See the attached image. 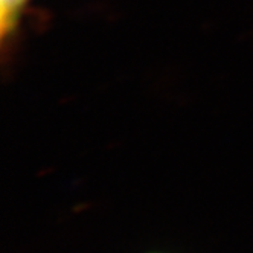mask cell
I'll return each instance as SVG.
<instances>
[{
  "label": "cell",
  "instance_id": "cell-1",
  "mask_svg": "<svg viewBox=\"0 0 253 253\" xmlns=\"http://www.w3.org/2000/svg\"><path fill=\"white\" fill-rule=\"evenodd\" d=\"M25 0H2V22L6 28L8 23H12V19L19 12Z\"/></svg>",
  "mask_w": 253,
  "mask_h": 253
}]
</instances>
